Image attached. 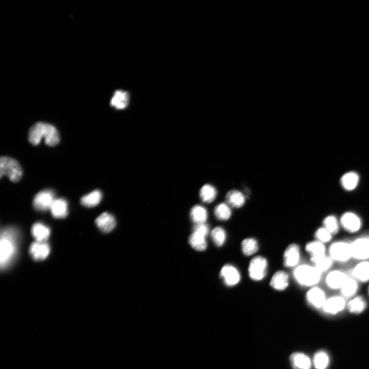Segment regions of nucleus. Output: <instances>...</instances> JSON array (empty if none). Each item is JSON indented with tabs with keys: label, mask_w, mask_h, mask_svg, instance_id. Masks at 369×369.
Instances as JSON below:
<instances>
[{
	"label": "nucleus",
	"mask_w": 369,
	"mask_h": 369,
	"mask_svg": "<svg viewBox=\"0 0 369 369\" xmlns=\"http://www.w3.org/2000/svg\"><path fill=\"white\" fill-rule=\"evenodd\" d=\"M43 139L47 145L51 147L57 145L60 141L59 132L55 127L45 123H37L30 130L29 141L37 146Z\"/></svg>",
	"instance_id": "1"
},
{
	"label": "nucleus",
	"mask_w": 369,
	"mask_h": 369,
	"mask_svg": "<svg viewBox=\"0 0 369 369\" xmlns=\"http://www.w3.org/2000/svg\"><path fill=\"white\" fill-rule=\"evenodd\" d=\"M16 232L10 228L5 229L1 232V256L0 264L1 269L7 268L11 263L16 254Z\"/></svg>",
	"instance_id": "2"
},
{
	"label": "nucleus",
	"mask_w": 369,
	"mask_h": 369,
	"mask_svg": "<svg viewBox=\"0 0 369 369\" xmlns=\"http://www.w3.org/2000/svg\"><path fill=\"white\" fill-rule=\"evenodd\" d=\"M322 274L315 266L308 264L297 266L293 271V277L296 282L300 286L310 288L320 283Z\"/></svg>",
	"instance_id": "3"
},
{
	"label": "nucleus",
	"mask_w": 369,
	"mask_h": 369,
	"mask_svg": "<svg viewBox=\"0 0 369 369\" xmlns=\"http://www.w3.org/2000/svg\"><path fill=\"white\" fill-rule=\"evenodd\" d=\"M0 174L1 177L6 176L11 181L17 182L21 179L23 171L16 160L8 157H2L0 160Z\"/></svg>",
	"instance_id": "4"
},
{
	"label": "nucleus",
	"mask_w": 369,
	"mask_h": 369,
	"mask_svg": "<svg viewBox=\"0 0 369 369\" xmlns=\"http://www.w3.org/2000/svg\"><path fill=\"white\" fill-rule=\"evenodd\" d=\"M328 252L334 262L346 263L352 258L351 243L345 241H339L332 243Z\"/></svg>",
	"instance_id": "5"
},
{
	"label": "nucleus",
	"mask_w": 369,
	"mask_h": 369,
	"mask_svg": "<svg viewBox=\"0 0 369 369\" xmlns=\"http://www.w3.org/2000/svg\"><path fill=\"white\" fill-rule=\"evenodd\" d=\"M352 258L363 261H369V236H365L351 243Z\"/></svg>",
	"instance_id": "6"
},
{
	"label": "nucleus",
	"mask_w": 369,
	"mask_h": 369,
	"mask_svg": "<svg viewBox=\"0 0 369 369\" xmlns=\"http://www.w3.org/2000/svg\"><path fill=\"white\" fill-rule=\"evenodd\" d=\"M268 269L267 259L261 256L253 258L250 262L248 273L250 279L254 281H260L266 277Z\"/></svg>",
	"instance_id": "7"
},
{
	"label": "nucleus",
	"mask_w": 369,
	"mask_h": 369,
	"mask_svg": "<svg viewBox=\"0 0 369 369\" xmlns=\"http://www.w3.org/2000/svg\"><path fill=\"white\" fill-rule=\"evenodd\" d=\"M339 223L341 227L349 234H356L362 227L361 217L353 212H346L341 216Z\"/></svg>",
	"instance_id": "8"
},
{
	"label": "nucleus",
	"mask_w": 369,
	"mask_h": 369,
	"mask_svg": "<svg viewBox=\"0 0 369 369\" xmlns=\"http://www.w3.org/2000/svg\"><path fill=\"white\" fill-rule=\"evenodd\" d=\"M55 200L54 194L52 190L47 189L41 191L34 199V207L38 211H46L50 209Z\"/></svg>",
	"instance_id": "9"
},
{
	"label": "nucleus",
	"mask_w": 369,
	"mask_h": 369,
	"mask_svg": "<svg viewBox=\"0 0 369 369\" xmlns=\"http://www.w3.org/2000/svg\"><path fill=\"white\" fill-rule=\"evenodd\" d=\"M346 307V299L342 296L335 295L327 299L322 310L326 314L334 316L344 311Z\"/></svg>",
	"instance_id": "10"
},
{
	"label": "nucleus",
	"mask_w": 369,
	"mask_h": 369,
	"mask_svg": "<svg viewBox=\"0 0 369 369\" xmlns=\"http://www.w3.org/2000/svg\"><path fill=\"white\" fill-rule=\"evenodd\" d=\"M306 298L309 305L317 309H322L327 299L324 290L317 286L310 288Z\"/></svg>",
	"instance_id": "11"
},
{
	"label": "nucleus",
	"mask_w": 369,
	"mask_h": 369,
	"mask_svg": "<svg viewBox=\"0 0 369 369\" xmlns=\"http://www.w3.org/2000/svg\"><path fill=\"white\" fill-rule=\"evenodd\" d=\"M348 276L346 273L340 270H334L329 272L325 278L327 286L332 290H339Z\"/></svg>",
	"instance_id": "12"
},
{
	"label": "nucleus",
	"mask_w": 369,
	"mask_h": 369,
	"mask_svg": "<svg viewBox=\"0 0 369 369\" xmlns=\"http://www.w3.org/2000/svg\"><path fill=\"white\" fill-rule=\"evenodd\" d=\"M220 276L225 284L228 287L237 285L241 280L239 270L234 266L227 264L221 269Z\"/></svg>",
	"instance_id": "13"
},
{
	"label": "nucleus",
	"mask_w": 369,
	"mask_h": 369,
	"mask_svg": "<svg viewBox=\"0 0 369 369\" xmlns=\"http://www.w3.org/2000/svg\"><path fill=\"white\" fill-rule=\"evenodd\" d=\"M284 265L287 268L297 267L300 259V248L295 244L290 245L284 254Z\"/></svg>",
	"instance_id": "14"
},
{
	"label": "nucleus",
	"mask_w": 369,
	"mask_h": 369,
	"mask_svg": "<svg viewBox=\"0 0 369 369\" xmlns=\"http://www.w3.org/2000/svg\"><path fill=\"white\" fill-rule=\"evenodd\" d=\"M30 253L36 261H43L49 255L50 251V246L46 242L33 243L29 249Z\"/></svg>",
	"instance_id": "15"
},
{
	"label": "nucleus",
	"mask_w": 369,
	"mask_h": 369,
	"mask_svg": "<svg viewBox=\"0 0 369 369\" xmlns=\"http://www.w3.org/2000/svg\"><path fill=\"white\" fill-rule=\"evenodd\" d=\"M95 224L102 232L107 234L114 229L117 223L115 217L112 214L104 212L95 220Z\"/></svg>",
	"instance_id": "16"
},
{
	"label": "nucleus",
	"mask_w": 369,
	"mask_h": 369,
	"mask_svg": "<svg viewBox=\"0 0 369 369\" xmlns=\"http://www.w3.org/2000/svg\"><path fill=\"white\" fill-rule=\"evenodd\" d=\"M130 94L128 91L124 90H117L113 95L111 105L118 110H123L128 106Z\"/></svg>",
	"instance_id": "17"
},
{
	"label": "nucleus",
	"mask_w": 369,
	"mask_h": 369,
	"mask_svg": "<svg viewBox=\"0 0 369 369\" xmlns=\"http://www.w3.org/2000/svg\"><path fill=\"white\" fill-rule=\"evenodd\" d=\"M290 361L293 369H311L312 362L308 355L301 352H294L291 355Z\"/></svg>",
	"instance_id": "18"
},
{
	"label": "nucleus",
	"mask_w": 369,
	"mask_h": 369,
	"mask_svg": "<svg viewBox=\"0 0 369 369\" xmlns=\"http://www.w3.org/2000/svg\"><path fill=\"white\" fill-rule=\"evenodd\" d=\"M353 278L360 283L369 282V261H361L352 270Z\"/></svg>",
	"instance_id": "19"
},
{
	"label": "nucleus",
	"mask_w": 369,
	"mask_h": 369,
	"mask_svg": "<svg viewBox=\"0 0 369 369\" xmlns=\"http://www.w3.org/2000/svg\"><path fill=\"white\" fill-rule=\"evenodd\" d=\"M289 283L288 273L284 271H279L273 275L270 285L273 289L278 291H283L287 289Z\"/></svg>",
	"instance_id": "20"
},
{
	"label": "nucleus",
	"mask_w": 369,
	"mask_h": 369,
	"mask_svg": "<svg viewBox=\"0 0 369 369\" xmlns=\"http://www.w3.org/2000/svg\"><path fill=\"white\" fill-rule=\"evenodd\" d=\"M359 283L353 277H348L339 289L341 296L345 299L354 297L359 291Z\"/></svg>",
	"instance_id": "21"
},
{
	"label": "nucleus",
	"mask_w": 369,
	"mask_h": 369,
	"mask_svg": "<svg viewBox=\"0 0 369 369\" xmlns=\"http://www.w3.org/2000/svg\"><path fill=\"white\" fill-rule=\"evenodd\" d=\"M305 249L310 255L311 259L326 255L325 245L317 240L308 243L306 245Z\"/></svg>",
	"instance_id": "22"
},
{
	"label": "nucleus",
	"mask_w": 369,
	"mask_h": 369,
	"mask_svg": "<svg viewBox=\"0 0 369 369\" xmlns=\"http://www.w3.org/2000/svg\"><path fill=\"white\" fill-rule=\"evenodd\" d=\"M32 234L37 242H46L50 235V230L42 223H37L32 227Z\"/></svg>",
	"instance_id": "23"
},
{
	"label": "nucleus",
	"mask_w": 369,
	"mask_h": 369,
	"mask_svg": "<svg viewBox=\"0 0 369 369\" xmlns=\"http://www.w3.org/2000/svg\"><path fill=\"white\" fill-rule=\"evenodd\" d=\"M51 213L54 217L63 218L68 214V203L64 199H56L50 208Z\"/></svg>",
	"instance_id": "24"
},
{
	"label": "nucleus",
	"mask_w": 369,
	"mask_h": 369,
	"mask_svg": "<svg viewBox=\"0 0 369 369\" xmlns=\"http://www.w3.org/2000/svg\"><path fill=\"white\" fill-rule=\"evenodd\" d=\"M367 307L366 299L362 296L354 297L347 304V307L350 313L359 314L364 312Z\"/></svg>",
	"instance_id": "25"
},
{
	"label": "nucleus",
	"mask_w": 369,
	"mask_h": 369,
	"mask_svg": "<svg viewBox=\"0 0 369 369\" xmlns=\"http://www.w3.org/2000/svg\"><path fill=\"white\" fill-rule=\"evenodd\" d=\"M206 237L198 232L194 231L189 237V244L191 247L197 251H204L207 247Z\"/></svg>",
	"instance_id": "26"
},
{
	"label": "nucleus",
	"mask_w": 369,
	"mask_h": 369,
	"mask_svg": "<svg viewBox=\"0 0 369 369\" xmlns=\"http://www.w3.org/2000/svg\"><path fill=\"white\" fill-rule=\"evenodd\" d=\"M227 203L230 206L240 208L244 206L245 203V197L244 195L238 190H231L227 193L226 196Z\"/></svg>",
	"instance_id": "27"
},
{
	"label": "nucleus",
	"mask_w": 369,
	"mask_h": 369,
	"mask_svg": "<svg viewBox=\"0 0 369 369\" xmlns=\"http://www.w3.org/2000/svg\"><path fill=\"white\" fill-rule=\"evenodd\" d=\"M208 211L201 205H196L190 211V217L193 222L197 224H204L207 220Z\"/></svg>",
	"instance_id": "28"
},
{
	"label": "nucleus",
	"mask_w": 369,
	"mask_h": 369,
	"mask_svg": "<svg viewBox=\"0 0 369 369\" xmlns=\"http://www.w3.org/2000/svg\"><path fill=\"white\" fill-rule=\"evenodd\" d=\"M102 199V194L99 190H95L81 199V203L84 206L91 208L97 206Z\"/></svg>",
	"instance_id": "29"
},
{
	"label": "nucleus",
	"mask_w": 369,
	"mask_h": 369,
	"mask_svg": "<svg viewBox=\"0 0 369 369\" xmlns=\"http://www.w3.org/2000/svg\"><path fill=\"white\" fill-rule=\"evenodd\" d=\"M311 261L321 273L329 271L333 265L334 261L329 255L311 259Z\"/></svg>",
	"instance_id": "30"
},
{
	"label": "nucleus",
	"mask_w": 369,
	"mask_h": 369,
	"mask_svg": "<svg viewBox=\"0 0 369 369\" xmlns=\"http://www.w3.org/2000/svg\"><path fill=\"white\" fill-rule=\"evenodd\" d=\"M359 179L360 177L358 173L349 172L341 177V184L345 189L351 191L357 187Z\"/></svg>",
	"instance_id": "31"
},
{
	"label": "nucleus",
	"mask_w": 369,
	"mask_h": 369,
	"mask_svg": "<svg viewBox=\"0 0 369 369\" xmlns=\"http://www.w3.org/2000/svg\"><path fill=\"white\" fill-rule=\"evenodd\" d=\"M330 362L329 354L324 350H320L314 355L313 363L316 369H327Z\"/></svg>",
	"instance_id": "32"
},
{
	"label": "nucleus",
	"mask_w": 369,
	"mask_h": 369,
	"mask_svg": "<svg viewBox=\"0 0 369 369\" xmlns=\"http://www.w3.org/2000/svg\"><path fill=\"white\" fill-rule=\"evenodd\" d=\"M241 247L242 252L246 256H250L255 254L259 248L257 241L253 238H247L243 240Z\"/></svg>",
	"instance_id": "33"
},
{
	"label": "nucleus",
	"mask_w": 369,
	"mask_h": 369,
	"mask_svg": "<svg viewBox=\"0 0 369 369\" xmlns=\"http://www.w3.org/2000/svg\"><path fill=\"white\" fill-rule=\"evenodd\" d=\"M200 196L203 202L210 203L216 198L217 191L213 186L209 184L205 185L201 188Z\"/></svg>",
	"instance_id": "34"
},
{
	"label": "nucleus",
	"mask_w": 369,
	"mask_h": 369,
	"mask_svg": "<svg viewBox=\"0 0 369 369\" xmlns=\"http://www.w3.org/2000/svg\"><path fill=\"white\" fill-rule=\"evenodd\" d=\"M339 224L337 217L333 215L326 216L323 221V227L329 231L333 236L338 234Z\"/></svg>",
	"instance_id": "35"
},
{
	"label": "nucleus",
	"mask_w": 369,
	"mask_h": 369,
	"mask_svg": "<svg viewBox=\"0 0 369 369\" xmlns=\"http://www.w3.org/2000/svg\"><path fill=\"white\" fill-rule=\"evenodd\" d=\"M214 212L217 219L223 221L229 220L232 214L229 205L225 203H221L217 205Z\"/></svg>",
	"instance_id": "36"
},
{
	"label": "nucleus",
	"mask_w": 369,
	"mask_h": 369,
	"mask_svg": "<svg viewBox=\"0 0 369 369\" xmlns=\"http://www.w3.org/2000/svg\"><path fill=\"white\" fill-rule=\"evenodd\" d=\"M211 238L215 245L217 247H222L225 244L227 234L225 230L222 227H215L211 232Z\"/></svg>",
	"instance_id": "37"
},
{
	"label": "nucleus",
	"mask_w": 369,
	"mask_h": 369,
	"mask_svg": "<svg viewBox=\"0 0 369 369\" xmlns=\"http://www.w3.org/2000/svg\"><path fill=\"white\" fill-rule=\"evenodd\" d=\"M316 240L325 244L331 241L333 235L324 227L318 228L314 234Z\"/></svg>",
	"instance_id": "38"
},
{
	"label": "nucleus",
	"mask_w": 369,
	"mask_h": 369,
	"mask_svg": "<svg viewBox=\"0 0 369 369\" xmlns=\"http://www.w3.org/2000/svg\"><path fill=\"white\" fill-rule=\"evenodd\" d=\"M194 231L198 232L199 233L207 237L209 234V227L205 223L197 224L194 227Z\"/></svg>",
	"instance_id": "39"
},
{
	"label": "nucleus",
	"mask_w": 369,
	"mask_h": 369,
	"mask_svg": "<svg viewBox=\"0 0 369 369\" xmlns=\"http://www.w3.org/2000/svg\"><path fill=\"white\" fill-rule=\"evenodd\" d=\"M368 295H369V287H368Z\"/></svg>",
	"instance_id": "40"
}]
</instances>
